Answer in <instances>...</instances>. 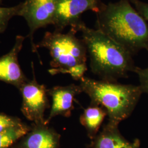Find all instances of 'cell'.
I'll use <instances>...</instances> for the list:
<instances>
[{"instance_id": "cell-13", "label": "cell", "mask_w": 148, "mask_h": 148, "mask_svg": "<svg viewBox=\"0 0 148 148\" xmlns=\"http://www.w3.org/2000/svg\"><path fill=\"white\" fill-rule=\"evenodd\" d=\"M32 129V126L24 123L19 126L8 129L0 133V148H9L19 139L26 135Z\"/></svg>"}, {"instance_id": "cell-18", "label": "cell", "mask_w": 148, "mask_h": 148, "mask_svg": "<svg viewBox=\"0 0 148 148\" xmlns=\"http://www.w3.org/2000/svg\"><path fill=\"white\" fill-rule=\"evenodd\" d=\"M1 1H2V0H0V3L1 2Z\"/></svg>"}, {"instance_id": "cell-16", "label": "cell", "mask_w": 148, "mask_h": 148, "mask_svg": "<svg viewBox=\"0 0 148 148\" xmlns=\"http://www.w3.org/2000/svg\"><path fill=\"white\" fill-rule=\"evenodd\" d=\"M134 73L138 75L140 82L139 86L143 93L148 94V67L145 69L137 67Z\"/></svg>"}, {"instance_id": "cell-10", "label": "cell", "mask_w": 148, "mask_h": 148, "mask_svg": "<svg viewBox=\"0 0 148 148\" xmlns=\"http://www.w3.org/2000/svg\"><path fill=\"white\" fill-rule=\"evenodd\" d=\"M31 130L25 135L16 148H59L60 135L48 125L32 123Z\"/></svg>"}, {"instance_id": "cell-12", "label": "cell", "mask_w": 148, "mask_h": 148, "mask_svg": "<svg viewBox=\"0 0 148 148\" xmlns=\"http://www.w3.org/2000/svg\"><path fill=\"white\" fill-rule=\"evenodd\" d=\"M106 116L107 111L101 106L90 104L84 109L79 117L80 123L85 127L87 136L92 140L99 133V129Z\"/></svg>"}, {"instance_id": "cell-5", "label": "cell", "mask_w": 148, "mask_h": 148, "mask_svg": "<svg viewBox=\"0 0 148 148\" xmlns=\"http://www.w3.org/2000/svg\"><path fill=\"white\" fill-rule=\"evenodd\" d=\"M33 70V79H28L19 89L22 96L21 111L27 119L36 125H47L45 112L51 108L48 89L37 82Z\"/></svg>"}, {"instance_id": "cell-17", "label": "cell", "mask_w": 148, "mask_h": 148, "mask_svg": "<svg viewBox=\"0 0 148 148\" xmlns=\"http://www.w3.org/2000/svg\"><path fill=\"white\" fill-rule=\"evenodd\" d=\"M136 10L143 16L148 23V3L140 0H129Z\"/></svg>"}, {"instance_id": "cell-14", "label": "cell", "mask_w": 148, "mask_h": 148, "mask_svg": "<svg viewBox=\"0 0 148 148\" xmlns=\"http://www.w3.org/2000/svg\"><path fill=\"white\" fill-rule=\"evenodd\" d=\"M21 7V3L11 7H0V34L5 32L11 19L14 16H18Z\"/></svg>"}, {"instance_id": "cell-7", "label": "cell", "mask_w": 148, "mask_h": 148, "mask_svg": "<svg viewBox=\"0 0 148 148\" xmlns=\"http://www.w3.org/2000/svg\"><path fill=\"white\" fill-rule=\"evenodd\" d=\"M101 0H57L53 24L55 31L62 32L66 27L79 24L81 16L86 11L98 12Z\"/></svg>"}, {"instance_id": "cell-4", "label": "cell", "mask_w": 148, "mask_h": 148, "mask_svg": "<svg viewBox=\"0 0 148 148\" xmlns=\"http://www.w3.org/2000/svg\"><path fill=\"white\" fill-rule=\"evenodd\" d=\"M76 32L70 29L68 33L54 31L46 32L36 47L48 49L51 57L48 70L52 75L68 74L75 80H80L87 70V52L82 40L76 37Z\"/></svg>"}, {"instance_id": "cell-15", "label": "cell", "mask_w": 148, "mask_h": 148, "mask_svg": "<svg viewBox=\"0 0 148 148\" xmlns=\"http://www.w3.org/2000/svg\"><path fill=\"white\" fill-rule=\"evenodd\" d=\"M23 123L24 122L19 117L0 113V133L11 128L21 126Z\"/></svg>"}, {"instance_id": "cell-9", "label": "cell", "mask_w": 148, "mask_h": 148, "mask_svg": "<svg viewBox=\"0 0 148 148\" xmlns=\"http://www.w3.org/2000/svg\"><path fill=\"white\" fill-rule=\"evenodd\" d=\"M25 37L18 35L13 47L8 53L0 57V81L13 85L18 90L28 79L18 62V54L23 47Z\"/></svg>"}, {"instance_id": "cell-11", "label": "cell", "mask_w": 148, "mask_h": 148, "mask_svg": "<svg viewBox=\"0 0 148 148\" xmlns=\"http://www.w3.org/2000/svg\"><path fill=\"white\" fill-rule=\"evenodd\" d=\"M140 144L138 139H135L133 142L127 140L120 132L119 126L108 122L92 140L90 147L92 148H139Z\"/></svg>"}, {"instance_id": "cell-8", "label": "cell", "mask_w": 148, "mask_h": 148, "mask_svg": "<svg viewBox=\"0 0 148 148\" xmlns=\"http://www.w3.org/2000/svg\"><path fill=\"white\" fill-rule=\"evenodd\" d=\"M48 95L52 100L49 116L46 119L48 125L52 119L57 116L70 117L75 109V97L82 93L79 85L71 84L65 86H57L48 89Z\"/></svg>"}, {"instance_id": "cell-3", "label": "cell", "mask_w": 148, "mask_h": 148, "mask_svg": "<svg viewBox=\"0 0 148 148\" xmlns=\"http://www.w3.org/2000/svg\"><path fill=\"white\" fill-rule=\"evenodd\" d=\"M79 86L90 97V104L104 108L108 122L117 126L131 115L143 93L139 85L97 80L85 76L79 80Z\"/></svg>"}, {"instance_id": "cell-1", "label": "cell", "mask_w": 148, "mask_h": 148, "mask_svg": "<svg viewBox=\"0 0 148 148\" xmlns=\"http://www.w3.org/2000/svg\"><path fill=\"white\" fill-rule=\"evenodd\" d=\"M96 29L105 34L133 56L148 51V23L129 0L101 3L96 13Z\"/></svg>"}, {"instance_id": "cell-2", "label": "cell", "mask_w": 148, "mask_h": 148, "mask_svg": "<svg viewBox=\"0 0 148 148\" xmlns=\"http://www.w3.org/2000/svg\"><path fill=\"white\" fill-rule=\"evenodd\" d=\"M71 29L81 32L90 70L100 79L117 82L119 79L127 77L129 73L135 72L137 66L132 54L105 34L87 27L82 21Z\"/></svg>"}, {"instance_id": "cell-6", "label": "cell", "mask_w": 148, "mask_h": 148, "mask_svg": "<svg viewBox=\"0 0 148 148\" xmlns=\"http://www.w3.org/2000/svg\"><path fill=\"white\" fill-rule=\"evenodd\" d=\"M57 0H25L21 3L18 16L23 17L29 27L32 51L38 54L34 42V34L37 29L53 24Z\"/></svg>"}]
</instances>
